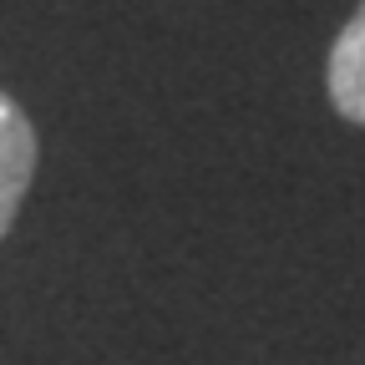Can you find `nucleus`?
<instances>
[{
	"mask_svg": "<svg viewBox=\"0 0 365 365\" xmlns=\"http://www.w3.org/2000/svg\"><path fill=\"white\" fill-rule=\"evenodd\" d=\"M31 178H36V127L21 112V102L0 91V239L11 234Z\"/></svg>",
	"mask_w": 365,
	"mask_h": 365,
	"instance_id": "1",
	"label": "nucleus"
},
{
	"mask_svg": "<svg viewBox=\"0 0 365 365\" xmlns=\"http://www.w3.org/2000/svg\"><path fill=\"white\" fill-rule=\"evenodd\" d=\"M325 81H330L335 112L345 122H360L365 127V0H360V11L345 21V31L335 36V46H330Z\"/></svg>",
	"mask_w": 365,
	"mask_h": 365,
	"instance_id": "2",
	"label": "nucleus"
}]
</instances>
